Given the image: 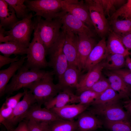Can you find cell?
Listing matches in <instances>:
<instances>
[{"instance_id": "8992f818", "label": "cell", "mask_w": 131, "mask_h": 131, "mask_svg": "<svg viewBox=\"0 0 131 131\" xmlns=\"http://www.w3.org/2000/svg\"><path fill=\"white\" fill-rule=\"evenodd\" d=\"M46 72L40 70L30 69L24 65L17 71L16 74L12 78L10 82L7 85L5 94L9 96L22 88L41 79Z\"/></svg>"}, {"instance_id": "d590c367", "label": "cell", "mask_w": 131, "mask_h": 131, "mask_svg": "<svg viewBox=\"0 0 131 131\" xmlns=\"http://www.w3.org/2000/svg\"><path fill=\"white\" fill-rule=\"evenodd\" d=\"M26 121L30 131H48V123L38 122L32 120Z\"/></svg>"}, {"instance_id": "b9f144b4", "label": "cell", "mask_w": 131, "mask_h": 131, "mask_svg": "<svg viewBox=\"0 0 131 131\" xmlns=\"http://www.w3.org/2000/svg\"><path fill=\"white\" fill-rule=\"evenodd\" d=\"M14 131H30L27 121L24 120L20 122Z\"/></svg>"}, {"instance_id": "cb8c5ba5", "label": "cell", "mask_w": 131, "mask_h": 131, "mask_svg": "<svg viewBox=\"0 0 131 131\" xmlns=\"http://www.w3.org/2000/svg\"><path fill=\"white\" fill-rule=\"evenodd\" d=\"M81 71L76 66L71 65L68 66L58 80V84L63 89H76L78 84Z\"/></svg>"}, {"instance_id": "d4e9b609", "label": "cell", "mask_w": 131, "mask_h": 131, "mask_svg": "<svg viewBox=\"0 0 131 131\" xmlns=\"http://www.w3.org/2000/svg\"><path fill=\"white\" fill-rule=\"evenodd\" d=\"M108 34L106 43L109 54H120L126 57L130 55V52L124 47L119 35L111 30Z\"/></svg>"}, {"instance_id": "836d02e7", "label": "cell", "mask_w": 131, "mask_h": 131, "mask_svg": "<svg viewBox=\"0 0 131 131\" xmlns=\"http://www.w3.org/2000/svg\"><path fill=\"white\" fill-rule=\"evenodd\" d=\"M100 94L90 90L84 91L78 95L79 103L89 106L96 100Z\"/></svg>"}, {"instance_id": "ee69618b", "label": "cell", "mask_w": 131, "mask_h": 131, "mask_svg": "<svg viewBox=\"0 0 131 131\" xmlns=\"http://www.w3.org/2000/svg\"><path fill=\"white\" fill-rule=\"evenodd\" d=\"M123 107L131 117V100H126L123 102Z\"/></svg>"}, {"instance_id": "ffe728a7", "label": "cell", "mask_w": 131, "mask_h": 131, "mask_svg": "<svg viewBox=\"0 0 131 131\" xmlns=\"http://www.w3.org/2000/svg\"><path fill=\"white\" fill-rule=\"evenodd\" d=\"M89 106L79 103L68 105L59 108L50 109L60 118L73 120L74 118L87 109Z\"/></svg>"}, {"instance_id": "1f68e13d", "label": "cell", "mask_w": 131, "mask_h": 131, "mask_svg": "<svg viewBox=\"0 0 131 131\" xmlns=\"http://www.w3.org/2000/svg\"><path fill=\"white\" fill-rule=\"evenodd\" d=\"M15 12L17 17L22 19L27 17L29 14V9L24 4L26 0H5Z\"/></svg>"}, {"instance_id": "4fadbf2b", "label": "cell", "mask_w": 131, "mask_h": 131, "mask_svg": "<svg viewBox=\"0 0 131 131\" xmlns=\"http://www.w3.org/2000/svg\"><path fill=\"white\" fill-rule=\"evenodd\" d=\"M58 18L62 25L77 34H82L94 38L95 35L92 29L70 13L63 11Z\"/></svg>"}, {"instance_id": "e0dca14e", "label": "cell", "mask_w": 131, "mask_h": 131, "mask_svg": "<svg viewBox=\"0 0 131 131\" xmlns=\"http://www.w3.org/2000/svg\"><path fill=\"white\" fill-rule=\"evenodd\" d=\"M109 54L105 37L95 45L90 53L84 69L88 71L103 60Z\"/></svg>"}, {"instance_id": "7a4b0ae2", "label": "cell", "mask_w": 131, "mask_h": 131, "mask_svg": "<svg viewBox=\"0 0 131 131\" xmlns=\"http://www.w3.org/2000/svg\"><path fill=\"white\" fill-rule=\"evenodd\" d=\"M33 16L31 12L27 17L19 21L9 30H5L4 37L0 41V43L12 41L28 47L31 35L35 28L34 22L32 20Z\"/></svg>"}, {"instance_id": "ba28073f", "label": "cell", "mask_w": 131, "mask_h": 131, "mask_svg": "<svg viewBox=\"0 0 131 131\" xmlns=\"http://www.w3.org/2000/svg\"><path fill=\"white\" fill-rule=\"evenodd\" d=\"M92 106L89 111L96 115L103 117L105 120L131 121V117L118 101Z\"/></svg>"}, {"instance_id": "6da1fadb", "label": "cell", "mask_w": 131, "mask_h": 131, "mask_svg": "<svg viewBox=\"0 0 131 131\" xmlns=\"http://www.w3.org/2000/svg\"><path fill=\"white\" fill-rule=\"evenodd\" d=\"M54 74L53 71L46 72L41 79L25 88L28 89L33 94L37 103L40 106L44 105L63 90L58 83H54Z\"/></svg>"}, {"instance_id": "5bb4252c", "label": "cell", "mask_w": 131, "mask_h": 131, "mask_svg": "<svg viewBox=\"0 0 131 131\" xmlns=\"http://www.w3.org/2000/svg\"><path fill=\"white\" fill-rule=\"evenodd\" d=\"M104 68L103 62H101L88 71L86 74L79 77L78 85L76 88L77 95L90 89L102 76Z\"/></svg>"}, {"instance_id": "74e56055", "label": "cell", "mask_w": 131, "mask_h": 131, "mask_svg": "<svg viewBox=\"0 0 131 131\" xmlns=\"http://www.w3.org/2000/svg\"><path fill=\"white\" fill-rule=\"evenodd\" d=\"M112 71L118 75L127 84L131 85V71L129 69L121 68Z\"/></svg>"}, {"instance_id": "bcb514c9", "label": "cell", "mask_w": 131, "mask_h": 131, "mask_svg": "<svg viewBox=\"0 0 131 131\" xmlns=\"http://www.w3.org/2000/svg\"><path fill=\"white\" fill-rule=\"evenodd\" d=\"M130 55H131V52H130Z\"/></svg>"}, {"instance_id": "7bdbcfd3", "label": "cell", "mask_w": 131, "mask_h": 131, "mask_svg": "<svg viewBox=\"0 0 131 131\" xmlns=\"http://www.w3.org/2000/svg\"><path fill=\"white\" fill-rule=\"evenodd\" d=\"M0 123L5 127L7 131H14L15 129L11 125L7 119L0 115Z\"/></svg>"}, {"instance_id": "f546056e", "label": "cell", "mask_w": 131, "mask_h": 131, "mask_svg": "<svg viewBox=\"0 0 131 131\" xmlns=\"http://www.w3.org/2000/svg\"><path fill=\"white\" fill-rule=\"evenodd\" d=\"M122 99L115 91L110 87L101 94L90 105L92 106L106 104L118 101Z\"/></svg>"}, {"instance_id": "d6986e66", "label": "cell", "mask_w": 131, "mask_h": 131, "mask_svg": "<svg viewBox=\"0 0 131 131\" xmlns=\"http://www.w3.org/2000/svg\"><path fill=\"white\" fill-rule=\"evenodd\" d=\"M86 110L77 117V131H93L102 127L103 122L89 111Z\"/></svg>"}, {"instance_id": "8fae6325", "label": "cell", "mask_w": 131, "mask_h": 131, "mask_svg": "<svg viewBox=\"0 0 131 131\" xmlns=\"http://www.w3.org/2000/svg\"><path fill=\"white\" fill-rule=\"evenodd\" d=\"M23 99L13 109L11 116L7 119L14 128L15 126L24 120L29 110L37 102L33 94L27 88H24Z\"/></svg>"}, {"instance_id": "44dd1931", "label": "cell", "mask_w": 131, "mask_h": 131, "mask_svg": "<svg viewBox=\"0 0 131 131\" xmlns=\"http://www.w3.org/2000/svg\"><path fill=\"white\" fill-rule=\"evenodd\" d=\"M26 59V56H22L18 61L10 64L7 68L0 71V97L5 94L6 87L11 78L24 65Z\"/></svg>"}, {"instance_id": "30bf717a", "label": "cell", "mask_w": 131, "mask_h": 131, "mask_svg": "<svg viewBox=\"0 0 131 131\" xmlns=\"http://www.w3.org/2000/svg\"><path fill=\"white\" fill-rule=\"evenodd\" d=\"M61 29L63 31L65 35L63 51L68 65L77 67L81 71L78 57V35L63 25H62Z\"/></svg>"}, {"instance_id": "f1b7e54d", "label": "cell", "mask_w": 131, "mask_h": 131, "mask_svg": "<svg viewBox=\"0 0 131 131\" xmlns=\"http://www.w3.org/2000/svg\"><path fill=\"white\" fill-rule=\"evenodd\" d=\"M108 22L111 30L119 35L131 33V19L111 20Z\"/></svg>"}, {"instance_id": "8d00e7d4", "label": "cell", "mask_w": 131, "mask_h": 131, "mask_svg": "<svg viewBox=\"0 0 131 131\" xmlns=\"http://www.w3.org/2000/svg\"><path fill=\"white\" fill-rule=\"evenodd\" d=\"M24 92H19L15 95L6 98L4 102L8 107L14 109L20 101V99L23 97Z\"/></svg>"}, {"instance_id": "7402d4cb", "label": "cell", "mask_w": 131, "mask_h": 131, "mask_svg": "<svg viewBox=\"0 0 131 131\" xmlns=\"http://www.w3.org/2000/svg\"><path fill=\"white\" fill-rule=\"evenodd\" d=\"M19 20L12 8L5 0H0V25L9 30Z\"/></svg>"}, {"instance_id": "4dcf8cb0", "label": "cell", "mask_w": 131, "mask_h": 131, "mask_svg": "<svg viewBox=\"0 0 131 131\" xmlns=\"http://www.w3.org/2000/svg\"><path fill=\"white\" fill-rule=\"evenodd\" d=\"M100 5L106 16L109 19L120 7L126 3L125 0H97Z\"/></svg>"}, {"instance_id": "ac0fdd59", "label": "cell", "mask_w": 131, "mask_h": 131, "mask_svg": "<svg viewBox=\"0 0 131 131\" xmlns=\"http://www.w3.org/2000/svg\"><path fill=\"white\" fill-rule=\"evenodd\" d=\"M79 103L78 96L75 94L71 90L64 89L44 105L45 107L50 109L68 105Z\"/></svg>"}, {"instance_id": "d6a6232c", "label": "cell", "mask_w": 131, "mask_h": 131, "mask_svg": "<svg viewBox=\"0 0 131 131\" xmlns=\"http://www.w3.org/2000/svg\"><path fill=\"white\" fill-rule=\"evenodd\" d=\"M106 127L111 131H131V121L105 120Z\"/></svg>"}, {"instance_id": "ab89813d", "label": "cell", "mask_w": 131, "mask_h": 131, "mask_svg": "<svg viewBox=\"0 0 131 131\" xmlns=\"http://www.w3.org/2000/svg\"><path fill=\"white\" fill-rule=\"evenodd\" d=\"M19 59L18 56L11 58L0 55V68L6 65L11 64L18 61Z\"/></svg>"}, {"instance_id": "3957f363", "label": "cell", "mask_w": 131, "mask_h": 131, "mask_svg": "<svg viewBox=\"0 0 131 131\" xmlns=\"http://www.w3.org/2000/svg\"><path fill=\"white\" fill-rule=\"evenodd\" d=\"M39 16H35L33 20L35 30L42 42L47 52L59 37L62 26L60 19H43Z\"/></svg>"}, {"instance_id": "7c38bea8", "label": "cell", "mask_w": 131, "mask_h": 131, "mask_svg": "<svg viewBox=\"0 0 131 131\" xmlns=\"http://www.w3.org/2000/svg\"><path fill=\"white\" fill-rule=\"evenodd\" d=\"M63 9L64 11L70 13L82 21L91 29L93 27L88 7L83 1L65 0Z\"/></svg>"}, {"instance_id": "4316f807", "label": "cell", "mask_w": 131, "mask_h": 131, "mask_svg": "<svg viewBox=\"0 0 131 131\" xmlns=\"http://www.w3.org/2000/svg\"><path fill=\"white\" fill-rule=\"evenodd\" d=\"M125 57L120 54H109L103 61L104 68L111 71L122 68L126 65Z\"/></svg>"}, {"instance_id": "83f0119b", "label": "cell", "mask_w": 131, "mask_h": 131, "mask_svg": "<svg viewBox=\"0 0 131 131\" xmlns=\"http://www.w3.org/2000/svg\"><path fill=\"white\" fill-rule=\"evenodd\" d=\"M76 121L60 119L49 123L48 131H77Z\"/></svg>"}, {"instance_id": "2e32d148", "label": "cell", "mask_w": 131, "mask_h": 131, "mask_svg": "<svg viewBox=\"0 0 131 131\" xmlns=\"http://www.w3.org/2000/svg\"><path fill=\"white\" fill-rule=\"evenodd\" d=\"M77 35L79 62L80 68L81 71L84 69L87 58L96 44L94 38L82 34Z\"/></svg>"}, {"instance_id": "f6af8a7d", "label": "cell", "mask_w": 131, "mask_h": 131, "mask_svg": "<svg viewBox=\"0 0 131 131\" xmlns=\"http://www.w3.org/2000/svg\"><path fill=\"white\" fill-rule=\"evenodd\" d=\"M126 65L131 71V58L128 56L126 57Z\"/></svg>"}, {"instance_id": "5b68a950", "label": "cell", "mask_w": 131, "mask_h": 131, "mask_svg": "<svg viewBox=\"0 0 131 131\" xmlns=\"http://www.w3.org/2000/svg\"><path fill=\"white\" fill-rule=\"evenodd\" d=\"M65 0H26L25 4L30 11L35 13L34 16H39L45 19L58 18L63 11Z\"/></svg>"}, {"instance_id": "60d3db41", "label": "cell", "mask_w": 131, "mask_h": 131, "mask_svg": "<svg viewBox=\"0 0 131 131\" xmlns=\"http://www.w3.org/2000/svg\"><path fill=\"white\" fill-rule=\"evenodd\" d=\"M119 36L124 45L126 49L129 51L131 50V33H128Z\"/></svg>"}, {"instance_id": "7dc6e473", "label": "cell", "mask_w": 131, "mask_h": 131, "mask_svg": "<svg viewBox=\"0 0 131 131\" xmlns=\"http://www.w3.org/2000/svg\"><path fill=\"white\" fill-rule=\"evenodd\" d=\"M0 131H3L2 130H1Z\"/></svg>"}, {"instance_id": "e575fe53", "label": "cell", "mask_w": 131, "mask_h": 131, "mask_svg": "<svg viewBox=\"0 0 131 131\" xmlns=\"http://www.w3.org/2000/svg\"><path fill=\"white\" fill-rule=\"evenodd\" d=\"M110 87V84L107 78L102 76L100 79L89 90L100 94Z\"/></svg>"}, {"instance_id": "603a6c76", "label": "cell", "mask_w": 131, "mask_h": 131, "mask_svg": "<svg viewBox=\"0 0 131 131\" xmlns=\"http://www.w3.org/2000/svg\"><path fill=\"white\" fill-rule=\"evenodd\" d=\"M105 74L107 77L110 87L116 92L122 98H128L131 89L117 74L112 71L107 70Z\"/></svg>"}, {"instance_id": "484cf974", "label": "cell", "mask_w": 131, "mask_h": 131, "mask_svg": "<svg viewBox=\"0 0 131 131\" xmlns=\"http://www.w3.org/2000/svg\"><path fill=\"white\" fill-rule=\"evenodd\" d=\"M28 48L18 43L9 41L0 43V51L4 56L9 57L12 55L23 56L27 54Z\"/></svg>"}, {"instance_id": "f35d334b", "label": "cell", "mask_w": 131, "mask_h": 131, "mask_svg": "<svg viewBox=\"0 0 131 131\" xmlns=\"http://www.w3.org/2000/svg\"><path fill=\"white\" fill-rule=\"evenodd\" d=\"M13 109L7 106L4 103L0 109V115L4 118L8 119L11 116Z\"/></svg>"}, {"instance_id": "277c9868", "label": "cell", "mask_w": 131, "mask_h": 131, "mask_svg": "<svg viewBox=\"0 0 131 131\" xmlns=\"http://www.w3.org/2000/svg\"><path fill=\"white\" fill-rule=\"evenodd\" d=\"M33 37L28 48L27 59L24 65L30 69L39 70L48 66L45 48L36 31L34 30Z\"/></svg>"}, {"instance_id": "9a60e30c", "label": "cell", "mask_w": 131, "mask_h": 131, "mask_svg": "<svg viewBox=\"0 0 131 131\" xmlns=\"http://www.w3.org/2000/svg\"><path fill=\"white\" fill-rule=\"evenodd\" d=\"M62 119L50 109L41 106L36 103L31 107L24 120H32L40 122L49 123Z\"/></svg>"}, {"instance_id": "52a82bcc", "label": "cell", "mask_w": 131, "mask_h": 131, "mask_svg": "<svg viewBox=\"0 0 131 131\" xmlns=\"http://www.w3.org/2000/svg\"><path fill=\"white\" fill-rule=\"evenodd\" d=\"M64 39V34L62 30L57 39L47 52L49 56L48 66L53 68V72L57 76L58 80L68 66L63 51Z\"/></svg>"}, {"instance_id": "9c48e42d", "label": "cell", "mask_w": 131, "mask_h": 131, "mask_svg": "<svg viewBox=\"0 0 131 131\" xmlns=\"http://www.w3.org/2000/svg\"><path fill=\"white\" fill-rule=\"evenodd\" d=\"M90 18L95 32L102 38L111 31L108 21L103 10L97 0H86Z\"/></svg>"}]
</instances>
